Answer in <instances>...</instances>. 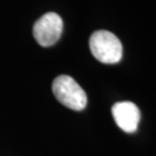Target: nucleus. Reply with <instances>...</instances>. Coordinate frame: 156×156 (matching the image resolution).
<instances>
[{
  "mask_svg": "<svg viewBox=\"0 0 156 156\" xmlns=\"http://www.w3.org/2000/svg\"><path fill=\"white\" fill-rule=\"evenodd\" d=\"M52 91L62 105L75 111L87 106V95L80 84L68 75H59L53 80Z\"/></svg>",
  "mask_w": 156,
  "mask_h": 156,
  "instance_id": "2",
  "label": "nucleus"
},
{
  "mask_svg": "<svg viewBox=\"0 0 156 156\" xmlns=\"http://www.w3.org/2000/svg\"><path fill=\"white\" fill-rule=\"evenodd\" d=\"M64 28L62 17L57 13H46L35 22L33 28L34 37L41 46H52L59 41Z\"/></svg>",
  "mask_w": 156,
  "mask_h": 156,
  "instance_id": "3",
  "label": "nucleus"
},
{
  "mask_svg": "<svg viewBox=\"0 0 156 156\" xmlns=\"http://www.w3.org/2000/svg\"><path fill=\"white\" fill-rule=\"evenodd\" d=\"M112 117L118 127L126 133L136 132L141 115L139 108L132 102H117L112 105Z\"/></svg>",
  "mask_w": 156,
  "mask_h": 156,
  "instance_id": "4",
  "label": "nucleus"
},
{
  "mask_svg": "<svg viewBox=\"0 0 156 156\" xmlns=\"http://www.w3.org/2000/svg\"><path fill=\"white\" fill-rule=\"evenodd\" d=\"M93 56L103 64H117L123 58V45L115 34L108 30H97L89 39Z\"/></svg>",
  "mask_w": 156,
  "mask_h": 156,
  "instance_id": "1",
  "label": "nucleus"
}]
</instances>
